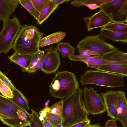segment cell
I'll return each instance as SVG.
<instances>
[{"label":"cell","mask_w":127,"mask_h":127,"mask_svg":"<svg viewBox=\"0 0 127 127\" xmlns=\"http://www.w3.org/2000/svg\"><path fill=\"white\" fill-rule=\"evenodd\" d=\"M100 57L99 56L84 57L80 56L79 55H74L68 57V59L71 61L82 62L85 63L87 65L92 63Z\"/></svg>","instance_id":"27"},{"label":"cell","mask_w":127,"mask_h":127,"mask_svg":"<svg viewBox=\"0 0 127 127\" xmlns=\"http://www.w3.org/2000/svg\"><path fill=\"white\" fill-rule=\"evenodd\" d=\"M83 19L88 31L95 28H102L114 22L111 18L102 10H100L91 16L84 17Z\"/></svg>","instance_id":"12"},{"label":"cell","mask_w":127,"mask_h":127,"mask_svg":"<svg viewBox=\"0 0 127 127\" xmlns=\"http://www.w3.org/2000/svg\"><path fill=\"white\" fill-rule=\"evenodd\" d=\"M56 49L64 58L74 55L75 49L67 42H60L56 46Z\"/></svg>","instance_id":"23"},{"label":"cell","mask_w":127,"mask_h":127,"mask_svg":"<svg viewBox=\"0 0 127 127\" xmlns=\"http://www.w3.org/2000/svg\"><path fill=\"white\" fill-rule=\"evenodd\" d=\"M79 52V56L81 57H88L92 56L93 55L99 56L97 53L91 51L86 50H80L78 51Z\"/></svg>","instance_id":"35"},{"label":"cell","mask_w":127,"mask_h":127,"mask_svg":"<svg viewBox=\"0 0 127 127\" xmlns=\"http://www.w3.org/2000/svg\"><path fill=\"white\" fill-rule=\"evenodd\" d=\"M31 111L29 127H44L43 121L39 119V116L38 113L32 109Z\"/></svg>","instance_id":"29"},{"label":"cell","mask_w":127,"mask_h":127,"mask_svg":"<svg viewBox=\"0 0 127 127\" xmlns=\"http://www.w3.org/2000/svg\"><path fill=\"white\" fill-rule=\"evenodd\" d=\"M0 120L9 126L25 127L29 126L30 124L20 118L16 112L0 105Z\"/></svg>","instance_id":"11"},{"label":"cell","mask_w":127,"mask_h":127,"mask_svg":"<svg viewBox=\"0 0 127 127\" xmlns=\"http://www.w3.org/2000/svg\"><path fill=\"white\" fill-rule=\"evenodd\" d=\"M19 4V0H0V20L7 21Z\"/></svg>","instance_id":"13"},{"label":"cell","mask_w":127,"mask_h":127,"mask_svg":"<svg viewBox=\"0 0 127 127\" xmlns=\"http://www.w3.org/2000/svg\"><path fill=\"white\" fill-rule=\"evenodd\" d=\"M0 105L5 107L16 113L19 110L23 109L15 103L10 98L0 95Z\"/></svg>","instance_id":"26"},{"label":"cell","mask_w":127,"mask_h":127,"mask_svg":"<svg viewBox=\"0 0 127 127\" xmlns=\"http://www.w3.org/2000/svg\"><path fill=\"white\" fill-rule=\"evenodd\" d=\"M112 31L120 32L127 30V24L124 23L113 22L102 28Z\"/></svg>","instance_id":"28"},{"label":"cell","mask_w":127,"mask_h":127,"mask_svg":"<svg viewBox=\"0 0 127 127\" xmlns=\"http://www.w3.org/2000/svg\"><path fill=\"white\" fill-rule=\"evenodd\" d=\"M49 108L48 107L44 108V109L41 110L39 112L40 116L39 119L40 120L42 121L44 118L46 116L47 113L48 112Z\"/></svg>","instance_id":"37"},{"label":"cell","mask_w":127,"mask_h":127,"mask_svg":"<svg viewBox=\"0 0 127 127\" xmlns=\"http://www.w3.org/2000/svg\"><path fill=\"white\" fill-rule=\"evenodd\" d=\"M58 6V5L56 4L52 0H50L40 13L39 18L37 21L38 23L40 25L47 20Z\"/></svg>","instance_id":"22"},{"label":"cell","mask_w":127,"mask_h":127,"mask_svg":"<svg viewBox=\"0 0 127 127\" xmlns=\"http://www.w3.org/2000/svg\"><path fill=\"white\" fill-rule=\"evenodd\" d=\"M13 98H10L17 105L26 111L30 110L28 101L23 94L16 88L12 89Z\"/></svg>","instance_id":"21"},{"label":"cell","mask_w":127,"mask_h":127,"mask_svg":"<svg viewBox=\"0 0 127 127\" xmlns=\"http://www.w3.org/2000/svg\"><path fill=\"white\" fill-rule=\"evenodd\" d=\"M79 88L75 75L71 72L64 71L56 74L50 85L49 92L53 97L63 100Z\"/></svg>","instance_id":"3"},{"label":"cell","mask_w":127,"mask_h":127,"mask_svg":"<svg viewBox=\"0 0 127 127\" xmlns=\"http://www.w3.org/2000/svg\"><path fill=\"white\" fill-rule=\"evenodd\" d=\"M0 80L6 85L12 89L16 88L13 85L11 80L6 76L5 74L0 71Z\"/></svg>","instance_id":"34"},{"label":"cell","mask_w":127,"mask_h":127,"mask_svg":"<svg viewBox=\"0 0 127 127\" xmlns=\"http://www.w3.org/2000/svg\"><path fill=\"white\" fill-rule=\"evenodd\" d=\"M66 33L64 32H56L42 38L40 40L39 46L43 47L60 42L65 36Z\"/></svg>","instance_id":"20"},{"label":"cell","mask_w":127,"mask_h":127,"mask_svg":"<svg viewBox=\"0 0 127 127\" xmlns=\"http://www.w3.org/2000/svg\"><path fill=\"white\" fill-rule=\"evenodd\" d=\"M107 14L114 22H127V0H111L99 7Z\"/></svg>","instance_id":"8"},{"label":"cell","mask_w":127,"mask_h":127,"mask_svg":"<svg viewBox=\"0 0 127 127\" xmlns=\"http://www.w3.org/2000/svg\"><path fill=\"white\" fill-rule=\"evenodd\" d=\"M56 127H63L62 125V124H60L58 125Z\"/></svg>","instance_id":"44"},{"label":"cell","mask_w":127,"mask_h":127,"mask_svg":"<svg viewBox=\"0 0 127 127\" xmlns=\"http://www.w3.org/2000/svg\"><path fill=\"white\" fill-rule=\"evenodd\" d=\"M90 123V120L88 119L85 120L72 124L67 127H87Z\"/></svg>","instance_id":"36"},{"label":"cell","mask_w":127,"mask_h":127,"mask_svg":"<svg viewBox=\"0 0 127 127\" xmlns=\"http://www.w3.org/2000/svg\"><path fill=\"white\" fill-rule=\"evenodd\" d=\"M0 92L4 96L9 98H13V95L11 89L0 80Z\"/></svg>","instance_id":"32"},{"label":"cell","mask_w":127,"mask_h":127,"mask_svg":"<svg viewBox=\"0 0 127 127\" xmlns=\"http://www.w3.org/2000/svg\"><path fill=\"white\" fill-rule=\"evenodd\" d=\"M87 127H103L100 126L98 124H94L92 125L90 123L87 126Z\"/></svg>","instance_id":"42"},{"label":"cell","mask_w":127,"mask_h":127,"mask_svg":"<svg viewBox=\"0 0 127 127\" xmlns=\"http://www.w3.org/2000/svg\"><path fill=\"white\" fill-rule=\"evenodd\" d=\"M22 27L16 15L3 22L0 32V54L8 53L12 48L15 39Z\"/></svg>","instance_id":"5"},{"label":"cell","mask_w":127,"mask_h":127,"mask_svg":"<svg viewBox=\"0 0 127 127\" xmlns=\"http://www.w3.org/2000/svg\"><path fill=\"white\" fill-rule=\"evenodd\" d=\"M82 85L93 84L116 88L124 87L123 77L120 75L95 70H86L80 76Z\"/></svg>","instance_id":"4"},{"label":"cell","mask_w":127,"mask_h":127,"mask_svg":"<svg viewBox=\"0 0 127 127\" xmlns=\"http://www.w3.org/2000/svg\"><path fill=\"white\" fill-rule=\"evenodd\" d=\"M83 95L82 90L79 88L71 95L63 100V127H67L88 119L89 114L84 106Z\"/></svg>","instance_id":"1"},{"label":"cell","mask_w":127,"mask_h":127,"mask_svg":"<svg viewBox=\"0 0 127 127\" xmlns=\"http://www.w3.org/2000/svg\"><path fill=\"white\" fill-rule=\"evenodd\" d=\"M19 4L24 7L37 21L40 13L37 10L31 0H19Z\"/></svg>","instance_id":"25"},{"label":"cell","mask_w":127,"mask_h":127,"mask_svg":"<svg viewBox=\"0 0 127 127\" xmlns=\"http://www.w3.org/2000/svg\"><path fill=\"white\" fill-rule=\"evenodd\" d=\"M43 51L39 49L36 53L32 54L31 62L28 67L27 72L32 73L38 69H41L42 67L43 61L46 56Z\"/></svg>","instance_id":"17"},{"label":"cell","mask_w":127,"mask_h":127,"mask_svg":"<svg viewBox=\"0 0 127 127\" xmlns=\"http://www.w3.org/2000/svg\"><path fill=\"white\" fill-rule=\"evenodd\" d=\"M99 35L103 39H106L124 43L127 42V30L120 32L112 31L101 28Z\"/></svg>","instance_id":"16"},{"label":"cell","mask_w":127,"mask_h":127,"mask_svg":"<svg viewBox=\"0 0 127 127\" xmlns=\"http://www.w3.org/2000/svg\"><path fill=\"white\" fill-rule=\"evenodd\" d=\"M84 6H86L91 10H94L99 7L97 5L95 4H85Z\"/></svg>","instance_id":"39"},{"label":"cell","mask_w":127,"mask_h":127,"mask_svg":"<svg viewBox=\"0 0 127 127\" xmlns=\"http://www.w3.org/2000/svg\"><path fill=\"white\" fill-rule=\"evenodd\" d=\"M101 95L105 106L107 116L113 119L120 121L116 91L107 90L105 92L101 93Z\"/></svg>","instance_id":"10"},{"label":"cell","mask_w":127,"mask_h":127,"mask_svg":"<svg viewBox=\"0 0 127 127\" xmlns=\"http://www.w3.org/2000/svg\"><path fill=\"white\" fill-rule=\"evenodd\" d=\"M78 50H88L98 53L99 56L112 51L117 48L105 41L99 34L87 36L79 41L76 47Z\"/></svg>","instance_id":"6"},{"label":"cell","mask_w":127,"mask_h":127,"mask_svg":"<svg viewBox=\"0 0 127 127\" xmlns=\"http://www.w3.org/2000/svg\"><path fill=\"white\" fill-rule=\"evenodd\" d=\"M57 5H59L60 4H61L63 3L66 2H68L70 1V0H52Z\"/></svg>","instance_id":"40"},{"label":"cell","mask_w":127,"mask_h":127,"mask_svg":"<svg viewBox=\"0 0 127 127\" xmlns=\"http://www.w3.org/2000/svg\"><path fill=\"white\" fill-rule=\"evenodd\" d=\"M43 35L36 26L25 24L15 39L12 48L14 53L34 54L39 49V43Z\"/></svg>","instance_id":"2"},{"label":"cell","mask_w":127,"mask_h":127,"mask_svg":"<svg viewBox=\"0 0 127 127\" xmlns=\"http://www.w3.org/2000/svg\"></svg>","instance_id":"46"},{"label":"cell","mask_w":127,"mask_h":127,"mask_svg":"<svg viewBox=\"0 0 127 127\" xmlns=\"http://www.w3.org/2000/svg\"><path fill=\"white\" fill-rule=\"evenodd\" d=\"M49 102H50V101L49 100H48V101H46L45 102V107H48V103H49Z\"/></svg>","instance_id":"43"},{"label":"cell","mask_w":127,"mask_h":127,"mask_svg":"<svg viewBox=\"0 0 127 127\" xmlns=\"http://www.w3.org/2000/svg\"><path fill=\"white\" fill-rule=\"evenodd\" d=\"M8 127H12V126H9Z\"/></svg>","instance_id":"45"},{"label":"cell","mask_w":127,"mask_h":127,"mask_svg":"<svg viewBox=\"0 0 127 127\" xmlns=\"http://www.w3.org/2000/svg\"><path fill=\"white\" fill-rule=\"evenodd\" d=\"M53 127H56L62 124V117L57 115L48 112L44 118Z\"/></svg>","instance_id":"30"},{"label":"cell","mask_w":127,"mask_h":127,"mask_svg":"<svg viewBox=\"0 0 127 127\" xmlns=\"http://www.w3.org/2000/svg\"><path fill=\"white\" fill-rule=\"evenodd\" d=\"M97 70L127 76V64H112L101 65L95 69Z\"/></svg>","instance_id":"18"},{"label":"cell","mask_w":127,"mask_h":127,"mask_svg":"<svg viewBox=\"0 0 127 127\" xmlns=\"http://www.w3.org/2000/svg\"><path fill=\"white\" fill-rule=\"evenodd\" d=\"M110 64H127V53L119 51L117 48L102 55L99 56Z\"/></svg>","instance_id":"15"},{"label":"cell","mask_w":127,"mask_h":127,"mask_svg":"<svg viewBox=\"0 0 127 127\" xmlns=\"http://www.w3.org/2000/svg\"><path fill=\"white\" fill-rule=\"evenodd\" d=\"M115 121L113 119L107 121L105 123V127H117Z\"/></svg>","instance_id":"38"},{"label":"cell","mask_w":127,"mask_h":127,"mask_svg":"<svg viewBox=\"0 0 127 127\" xmlns=\"http://www.w3.org/2000/svg\"><path fill=\"white\" fill-rule=\"evenodd\" d=\"M63 104V100H61L52 105L48 112L59 115L62 117Z\"/></svg>","instance_id":"31"},{"label":"cell","mask_w":127,"mask_h":127,"mask_svg":"<svg viewBox=\"0 0 127 127\" xmlns=\"http://www.w3.org/2000/svg\"><path fill=\"white\" fill-rule=\"evenodd\" d=\"M32 54H26L14 53L8 58L11 62L18 65L22 72H27V69L30 65Z\"/></svg>","instance_id":"19"},{"label":"cell","mask_w":127,"mask_h":127,"mask_svg":"<svg viewBox=\"0 0 127 127\" xmlns=\"http://www.w3.org/2000/svg\"><path fill=\"white\" fill-rule=\"evenodd\" d=\"M46 56L41 70L47 74L56 72L61 63L59 52L55 47L52 46L45 49Z\"/></svg>","instance_id":"9"},{"label":"cell","mask_w":127,"mask_h":127,"mask_svg":"<svg viewBox=\"0 0 127 127\" xmlns=\"http://www.w3.org/2000/svg\"><path fill=\"white\" fill-rule=\"evenodd\" d=\"M50 0H31L37 10L40 13Z\"/></svg>","instance_id":"33"},{"label":"cell","mask_w":127,"mask_h":127,"mask_svg":"<svg viewBox=\"0 0 127 127\" xmlns=\"http://www.w3.org/2000/svg\"><path fill=\"white\" fill-rule=\"evenodd\" d=\"M111 0H75L72 1L71 5L73 6L80 7L87 4H95L99 7L104 4Z\"/></svg>","instance_id":"24"},{"label":"cell","mask_w":127,"mask_h":127,"mask_svg":"<svg viewBox=\"0 0 127 127\" xmlns=\"http://www.w3.org/2000/svg\"><path fill=\"white\" fill-rule=\"evenodd\" d=\"M82 91L83 103L89 114L95 115L103 113L106 111L101 96L93 88L85 87Z\"/></svg>","instance_id":"7"},{"label":"cell","mask_w":127,"mask_h":127,"mask_svg":"<svg viewBox=\"0 0 127 127\" xmlns=\"http://www.w3.org/2000/svg\"><path fill=\"white\" fill-rule=\"evenodd\" d=\"M42 121L44 127H53L51 124L44 118Z\"/></svg>","instance_id":"41"},{"label":"cell","mask_w":127,"mask_h":127,"mask_svg":"<svg viewBox=\"0 0 127 127\" xmlns=\"http://www.w3.org/2000/svg\"><path fill=\"white\" fill-rule=\"evenodd\" d=\"M119 113L123 127H127V100L125 92L116 91Z\"/></svg>","instance_id":"14"}]
</instances>
